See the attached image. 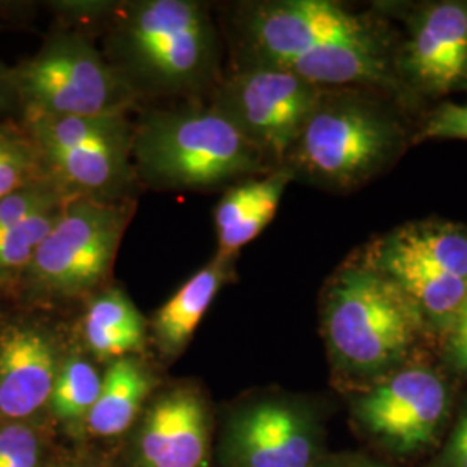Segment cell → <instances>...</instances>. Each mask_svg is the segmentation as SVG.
Segmentation results:
<instances>
[{
	"mask_svg": "<svg viewBox=\"0 0 467 467\" xmlns=\"http://www.w3.org/2000/svg\"><path fill=\"white\" fill-rule=\"evenodd\" d=\"M113 67L146 92L202 87L217 69V34L206 7L191 0H144L118 17L109 38Z\"/></svg>",
	"mask_w": 467,
	"mask_h": 467,
	"instance_id": "cell-4",
	"label": "cell"
},
{
	"mask_svg": "<svg viewBox=\"0 0 467 467\" xmlns=\"http://www.w3.org/2000/svg\"><path fill=\"white\" fill-rule=\"evenodd\" d=\"M65 206V204H63ZM63 206L44 212L5 233H0V285L9 287L23 283L34 260L35 251L50 233Z\"/></svg>",
	"mask_w": 467,
	"mask_h": 467,
	"instance_id": "cell-20",
	"label": "cell"
},
{
	"mask_svg": "<svg viewBox=\"0 0 467 467\" xmlns=\"http://www.w3.org/2000/svg\"><path fill=\"white\" fill-rule=\"evenodd\" d=\"M434 467H467V405L455 420V426Z\"/></svg>",
	"mask_w": 467,
	"mask_h": 467,
	"instance_id": "cell-27",
	"label": "cell"
},
{
	"mask_svg": "<svg viewBox=\"0 0 467 467\" xmlns=\"http://www.w3.org/2000/svg\"><path fill=\"white\" fill-rule=\"evenodd\" d=\"M414 134L395 94L374 87H326L284 167L295 179L350 192L393 167Z\"/></svg>",
	"mask_w": 467,
	"mask_h": 467,
	"instance_id": "cell-3",
	"label": "cell"
},
{
	"mask_svg": "<svg viewBox=\"0 0 467 467\" xmlns=\"http://www.w3.org/2000/svg\"><path fill=\"white\" fill-rule=\"evenodd\" d=\"M85 329L100 331H134L146 333V320L130 298L119 289L100 293L88 305L84 317Z\"/></svg>",
	"mask_w": 467,
	"mask_h": 467,
	"instance_id": "cell-23",
	"label": "cell"
},
{
	"mask_svg": "<svg viewBox=\"0 0 467 467\" xmlns=\"http://www.w3.org/2000/svg\"><path fill=\"white\" fill-rule=\"evenodd\" d=\"M16 100L19 102L13 71L0 63V113L9 111Z\"/></svg>",
	"mask_w": 467,
	"mask_h": 467,
	"instance_id": "cell-28",
	"label": "cell"
},
{
	"mask_svg": "<svg viewBox=\"0 0 467 467\" xmlns=\"http://www.w3.org/2000/svg\"><path fill=\"white\" fill-rule=\"evenodd\" d=\"M57 467H109L104 459H100L98 455H90V453H78L71 459L65 461L61 466Z\"/></svg>",
	"mask_w": 467,
	"mask_h": 467,
	"instance_id": "cell-29",
	"label": "cell"
},
{
	"mask_svg": "<svg viewBox=\"0 0 467 467\" xmlns=\"http://www.w3.org/2000/svg\"><path fill=\"white\" fill-rule=\"evenodd\" d=\"M61 366L54 336L35 324L0 333V418L25 420L49 405Z\"/></svg>",
	"mask_w": 467,
	"mask_h": 467,
	"instance_id": "cell-15",
	"label": "cell"
},
{
	"mask_svg": "<svg viewBox=\"0 0 467 467\" xmlns=\"http://www.w3.org/2000/svg\"><path fill=\"white\" fill-rule=\"evenodd\" d=\"M451 407L447 370L426 357L350 391L351 419L358 431L399 457L428 449L451 416Z\"/></svg>",
	"mask_w": 467,
	"mask_h": 467,
	"instance_id": "cell-10",
	"label": "cell"
},
{
	"mask_svg": "<svg viewBox=\"0 0 467 467\" xmlns=\"http://www.w3.org/2000/svg\"><path fill=\"white\" fill-rule=\"evenodd\" d=\"M324 88L277 67H241L220 85L213 108L279 168Z\"/></svg>",
	"mask_w": 467,
	"mask_h": 467,
	"instance_id": "cell-11",
	"label": "cell"
},
{
	"mask_svg": "<svg viewBox=\"0 0 467 467\" xmlns=\"http://www.w3.org/2000/svg\"><path fill=\"white\" fill-rule=\"evenodd\" d=\"M243 67H277L318 87H374L403 99L397 34L376 11L333 0H270L241 7Z\"/></svg>",
	"mask_w": 467,
	"mask_h": 467,
	"instance_id": "cell-1",
	"label": "cell"
},
{
	"mask_svg": "<svg viewBox=\"0 0 467 467\" xmlns=\"http://www.w3.org/2000/svg\"><path fill=\"white\" fill-rule=\"evenodd\" d=\"M436 347L441 368L461 379H467V301Z\"/></svg>",
	"mask_w": 467,
	"mask_h": 467,
	"instance_id": "cell-26",
	"label": "cell"
},
{
	"mask_svg": "<svg viewBox=\"0 0 467 467\" xmlns=\"http://www.w3.org/2000/svg\"><path fill=\"white\" fill-rule=\"evenodd\" d=\"M67 200L71 198L49 177L17 189L0 200V233L17 227L35 215L59 208Z\"/></svg>",
	"mask_w": 467,
	"mask_h": 467,
	"instance_id": "cell-22",
	"label": "cell"
},
{
	"mask_svg": "<svg viewBox=\"0 0 467 467\" xmlns=\"http://www.w3.org/2000/svg\"><path fill=\"white\" fill-rule=\"evenodd\" d=\"M320 331L333 374L348 391L383 379L436 345L416 305L360 250L324 284Z\"/></svg>",
	"mask_w": 467,
	"mask_h": 467,
	"instance_id": "cell-2",
	"label": "cell"
},
{
	"mask_svg": "<svg viewBox=\"0 0 467 467\" xmlns=\"http://www.w3.org/2000/svg\"><path fill=\"white\" fill-rule=\"evenodd\" d=\"M46 175L67 198L115 201L132 181V139L125 115L26 117Z\"/></svg>",
	"mask_w": 467,
	"mask_h": 467,
	"instance_id": "cell-9",
	"label": "cell"
},
{
	"mask_svg": "<svg viewBox=\"0 0 467 467\" xmlns=\"http://www.w3.org/2000/svg\"><path fill=\"white\" fill-rule=\"evenodd\" d=\"M26 117L125 115L134 90L80 34H59L13 71Z\"/></svg>",
	"mask_w": 467,
	"mask_h": 467,
	"instance_id": "cell-7",
	"label": "cell"
},
{
	"mask_svg": "<svg viewBox=\"0 0 467 467\" xmlns=\"http://www.w3.org/2000/svg\"><path fill=\"white\" fill-rule=\"evenodd\" d=\"M293 181V171L279 167L260 179H248L223 194L215 210L217 258L231 262L237 251L264 233Z\"/></svg>",
	"mask_w": 467,
	"mask_h": 467,
	"instance_id": "cell-16",
	"label": "cell"
},
{
	"mask_svg": "<svg viewBox=\"0 0 467 467\" xmlns=\"http://www.w3.org/2000/svg\"><path fill=\"white\" fill-rule=\"evenodd\" d=\"M351 467H384L379 464H374L372 461H368L366 457H353V466Z\"/></svg>",
	"mask_w": 467,
	"mask_h": 467,
	"instance_id": "cell-31",
	"label": "cell"
},
{
	"mask_svg": "<svg viewBox=\"0 0 467 467\" xmlns=\"http://www.w3.org/2000/svg\"><path fill=\"white\" fill-rule=\"evenodd\" d=\"M102 378L88 360L71 355L61 360L50 395L54 418L71 428H84L85 419L99 399Z\"/></svg>",
	"mask_w": 467,
	"mask_h": 467,
	"instance_id": "cell-19",
	"label": "cell"
},
{
	"mask_svg": "<svg viewBox=\"0 0 467 467\" xmlns=\"http://www.w3.org/2000/svg\"><path fill=\"white\" fill-rule=\"evenodd\" d=\"M223 467H316L322 431L314 409L287 395H267L234 409L225 422Z\"/></svg>",
	"mask_w": 467,
	"mask_h": 467,
	"instance_id": "cell-13",
	"label": "cell"
},
{
	"mask_svg": "<svg viewBox=\"0 0 467 467\" xmlns=\"http://www.w3.org/2000/svg\"><path fill=\"white\" fill-rule=\"evenodd\" d=\"M42 438L34 428L11 424L0 428V467H38Z\"/></svg>",
	"mask_w": 467,
	"mask_h": 467,
	"instance_id": "cell-25",
	"label": "cell"
},
{
	"mask_svg": "<svg viewBox=\"0 0 467 467\" xmlns=\"http://www.w3.org/2000/svg\"><path fill=\"white\" fill-rule=\"evenodd\" d=\"M433 139L467 140V100L438 102L416 129L412 146Z\"/></svg>",
	"mask_w": 467,
	"mask_h": 467,
	"instance_id": "cell-24",
	"label": "cell"
},
{
	"mask_svg": "<svg viewBox=\"0 0 467 467\" xmlns=\"http://www.w3.org/2000/svg\"><path fill=\"white\" fill-rule=\"evenodd\" d=\"M397 50L403 99L441 100L467 90V0L409 7Z\"/></svg>",
	"mask_w": 467,
	"mask_h": 467,
	"instance_id": "cell-12",
	"label": "cell"
},
{
	"mask_svg": "<svg viewBox=\"0 0 467 467\" xmlns=\"http://www.w3.org/2000/svg\"><path fill=\"white\" fill-rule=\"evenodd\" d=\"M132 158L161 189H210L275 168L215 108L158 111L135 129Z\"/></svg>",
	"mask_w": 467,
	"mask_h": 467,
	"instance_id": "cell-5",
	"label": "cell"
},
{
	"mask_svg": "<svg viewBox=\"0 0 467 467\" xmlns=\"http://www.w3.org/2000/svg\"><path fill=\"white\" fill-rule=\"evenodd\" d=\"M229 274L231 262L215 258L156 310L150 329L163 357L177 358L187 348L204 314L217 298L222 285L227 283Z\"/></svg>",
	"mask_w": 467,
	"mask_h": 467,
	"instance_id": "cell-17",
	"label": "cell"
},
{
	"mask_svg": "<svg viewBox=\"0 0 467 467\" xmlns=\"http://www.w3.org/2000/svg\"><path fill=\"white\" fill-rule=\"evenodd\" d=\"M46 177L40 154L28 132L0 125V200Z\"/></svg>",
	"mask_w": 467,
	"mask_h": 467,
	"instance_id": "cell-21",
	"label": "cell"
},
{
	"mask_svg": "<svg viewBox=\"0 0 467 467\" xmlns=\"http://www.w3.org/2000/svg\"><path fill=\"white\" fill-rule=\"evenodd\" d=\"M132 210L117 201L71 198L35 251L23 284L38 296L73 300L108 277Z\"/></svg>",
	"mask_w": 467,
	"mask_h": 467,
	"instance_id": "cell-8",
	"label": "cell"
},
{
	"mask_svg": "<svg viewBox=\"0 0 467 467\" xmlns=\"http://www.w3.org/2000/svg\"><path fill=\"white\" fill-rule=\"evenodd\" d=\"M353 457H324L316 467H351Z\"/></svg>",
	"mask_w": 467,
	"mask_h": 467,
	"instance_id": "cell-30",
	"label": "cell"
},
{
	"mask_svg": "<svg viewBox=\"0 0 467 467\" xmlns=\"http://www.w3.org/2000/svg\"><path fill=\"white\" fill-rule=\"evenodd\" d=\"M137 424L130 467H208L212 419L198 386L163 391Z\"/></svg>",
	"mask_w": 467,
	"mask_h": 467,
	"instance_id": "cell-14",
	"label": "cell"
},
{
	"mask_svg": "<svg viewBox=\"0 0 467 467\" xmlns=\"http://www.w3.org/2000/svg\"><path fill=\"white\" fill-rule=\"evenodd\" d=\"M360 251L416 305L438 345L467 301V223L407 222Z\"/></svg>",
	"mask_w": 467,
	"mask_h": 467,
	"instance_id": "cell-6",
	"label": "cell"
},
{
	"mask_svg": "<svg viewBox=\"0 0 467 467\" xmlns=\"http://www.w3.org/2000/svg\"><path fill=\"white\" fill-rule=\"evenodd\" d=\"M154 383L152 372L142 360L132 355L113 360L102 378L99 399L85 419V431L98 438H113L130 430Z\"/></svg>",
	"mask_w": 467,
	"mask_h": 467,
	"instance_id": "cell-18",
	"label": "cell"
}]
</instances>
